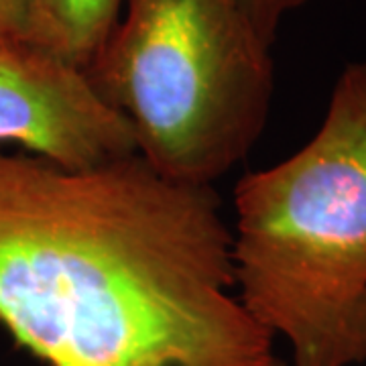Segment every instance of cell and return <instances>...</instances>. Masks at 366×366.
Returning a JSON list of instances; mask_svg holds the SVG:
<instances>
[{"label": "cell", "instance_id": "obj_6", "mask_svg": "<svg viewBox=\"0 0 366 366\" xmlns=\"http://www.w3.org/2000/svg\"><path fill=\"white\" fill-rule=\"evenodd\" d=\"M33 43L47 49L39 0H0V47Z\"/></svg>", "mask_w": 366, "mask_h": 366}, {"label": "cell", "instance_id": "obj_5", "mask_svg": "<svg viewBox=\"0 0 366 366\" xmlns=\"http://www.w3.org/2000/svg\"><path fill=\"white\" fill-rule=\"evenodd\" d=\"M47 49L79 67L90 66L117 23L122 0H39Z\"/></svg>", "mask_w": 366, "mask_h": 366}, {"label": "cell", "instance_id": "obj_2", "mask_svg": "<svg viewBox=\"0 0 366 366\" xmlns=\"http://www.w3.org/2000/svg\"><path fill=\"white\" fill-rule=\"evenodd\" d=\"M234 212L236 295L293 366L366 362V61L300 151L238 182Z\"/></svg>", "mask_w": 366, "mask_h": 366}, {"label": "cell", "instance_id": "obj_4", "mask_svg": "<svg viewBox=\"0 0 366 366\" xmlns=\"http://www.w3.org/2000/svg\"><path fill=\"white\" fill-rule=\"evenodd\" d=\"M0 144L74 171L139 155L129 120L86 69L33 43L0 47Z\"/></svg>", "mask_w": 366, "mask_h": 366}, {"label": "cell", "instance_id": "obj_3", "mask_svg": "<svg viewBox=\"0 0 366 366\" xmlns=\"http://www.w3.org/2000/svg\"><path fill=\"white\" fill-rule=\"evenodd\" d=\"M271 47L242 0H122L86 74L151 167L214 185L267 127Z\"/></svg>", "mask_w": 366, "mask_h": 366}, {"label": "cell", "instance_id": "obj_1", "mask_svg": "<svg viewBox=\"0 0 366 366\" xmlns=\"http://www.w3.org/2000/svg\"><path fill=\"white\" fill-rule=\"evenodd\" d=\"M0 324L47 366H285L214 185L0 151Z\"/></svg>", "mask_w": 366, "mask_h": 366}, {"label": "cell", "instance_id": "obj_7", "mask_svg": "<svg viewBox=\"0 0 366 366\" xmlns=\"http://www.w3.org/2000/svg\"><path fill=\"white\" fill-rule=\"evenodd\" d=\"M242 2L262 37L273 45L281 21L310 0H242Z\"/></svg>", "mask_w": 366, "mask_h": 366}]
</instances>
